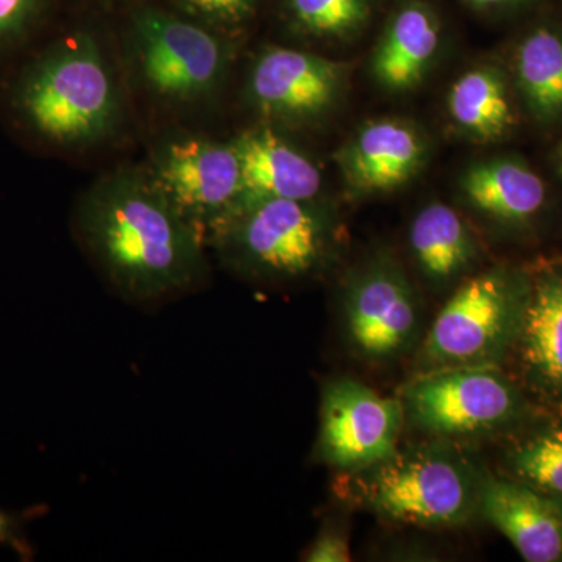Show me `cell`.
Segmentation results:
<instances>
[{
	"instance_id": "1",
	"label": "cell",
	"mask_w": 562,
	"mask_h": 562,
	"mask_svg": "<svg viewBox=\"0 0 562 562\" xmlns=\"http://www.w3.org/2000/svg\"><path fill=\"white\" fill-rule=\"evenodd\" d=\"M77 228L106 279L133 301L172 297L205 279V235L149 172L120 169L95 181L81 199Z\"/></svg>"
},
{
	"instance_id": "2",
	"label": "cell",
	"mask_w": 562,
	"mask_h": 562,
	"mask_svg": "<svg viewBox=\"0 0 562 562\" xmlns=\"http://www.w3.org/2000/svg\"><path fill=\"white\" fill-rule=\"evenodd\" d=\"M14 122L33 139L80 149L105 139L121 120L116 79L98 41H55L22 65L7 90Z\"/></svg>"
},
{
	"instance_id": "3",
	"label": "cell",
	"mask_w": 562,
	"mask_h": 562,
	"mask_svg": "<svg viewBox=\"0 0 562 562\" xmlns=\"http://www.w3.org/2000/svg\"><path fill=\"white\" fill-rule=\"evenodd\" d=\"M417 446L353 473L362 505L390 522L461 527L480 514L483 473L446 439Z\"/></svg>"
},
{
	"instance_id": "4",
	"label": "cell",
	"mask_w": 562,
	"mask_h": 562,
	"mask_svg": "<svg viewBox=\"0 0 562 562\" xmlns=\"http://www.w3.org/2000/svg\"><path fill=\"white\" fill-rule=\"evenodd\" d=\"M209 236L233 269L272 280L312 276L336 244L330 216L313 201L294 199L241 203Z\"/></svg>"
},
{
	"instance_id": "5",
	"label": "cell",
	"mask_w": 562,
	"mask_h": 562,
	"mask_svg": "<svg viewBox=\"0 0 562 562\" xmlns=\"http://www.w3.org/2000/svg\"><path fill=\"white\" fill-rule=\"evenodd\" d=\"M527 294L501 271L471 277L432 322L419 360L422 373L494 366L519 335Z\"/></svg>"
},
{
	"instance_id": "6",
	"label": "cell",
	"mask_w": 562,
	"mask_h": 562,
	"mask_svg": "<svg viewBox=\"0 0 562 562\" xmlns=\"http://www.w3.org/2000/svg\"><path fill=\"white\" fill-rule=\"evenodd\" d=\"M406 422L436 439H465L509 427L522 398L494 366L424 372L402 392Z\"/></svg>"
},
{
	"instance_id": "7",
	"label": "cell",
	"mask_w": 562,
	"mask_h": 562,
	"mask_svg": "<svg viewBox=\"0 0 562 562\" xmlns=\"http://www.w3.org/2000/svg\"><path fill=\"white\" fill-rule=\"evenodd\" d=\"M128 41L140 85L162 101H201L227 70L228 50L216 35L162 11L139 13Z\"/></svg>"
},
{
	"instance_id": "8",
	"label": "cell",
	"mask_w": 562,
	"mask_h": 562,
	"mask_svg": "<svg viewBox=\"0 0 562 562\" xmlns=\"http://www.w3.org/2000/svg\"><path fill=\"white\" fill-rule=\"evenodd\" d=\"M405 408L349 376L325 384L316 454L347 475L369 471L398 450Z\"/></svg>"
},
{
	"instance_id": "9",
	"label": "cell",
	"mask_w": 562,
	"mask_h": 562,
	"mask_svg": "<svg viewBox=\"0 0 562 562\" xmlns=\"http://www.w3.org/2000/svg\"><path fill=\"white\" fill-rule=\"evenodd\" d=\"M149 173L203 235H210L241 202V165L233 143L202 136L168 140L155 154Z\"/></svg>"
},
{
	"instance_id": "10",
	"label": "cell",
	"mask_w": 562,
	"mask_h": 562,
	"mask_svg": "<svg viewBox=\"0 0 562 562\" xmlns=\"http://www.w3.org/2000/svg\"><path fill=\"white\" fill-rule=\"evenodd\" d=\"M344 322L351 346L366 360H392L412 347L419 333V308L395 262H372L355 277L344 297Z\"/></svg>"
},
{
	"instance_id": "11",
	"label": "cell",
	"mask_w": 562,
	"mask_h": 562,
	"mask_svg": "<svg viewBox=\"0 0 562 562\" xmlns=\"http://www.w3.org/2000/svg\"><path fill=\"white\" fill-rule=\"evenodd\" d=\"M339 63L288 47L262 52L251 68V102L279 120H306L328 109L341 91Z\"/></svg>"
},
{
	"instance_id": "12",
	"label": "cell",
	"mask_w": 562,
	"mask_h": 562,
	"mask_svg": "<svg viewBox=\"0 0 562 562\" xmlns=\"http://www.w3.org/2000/svg\"><path fill=\"white\" fill-rule=\"evenodd\" d=\"M480 514L528 562L562 561V502L527 483L484 475Z\"/></svg>"
},
{
	"instance_id": "13",
	"label": "cell",
	"mask_w": 562,
	"mask_h": 562,
	"mask_svg": "<svg viewBox=\"0 0 562 562\" xmlns=\"http://www.w3.org/2000/svg\"><path fill=\"white\" fill-rule=\"evenodd\" d=\"M425 157L422 138L397 121H375L362 127L338 155L344 180L360 194H375L412 179Z\"/></svg>"
},
{
	"instance_id": "14",
	"label": "cell",
	"mask_w": 562,
	"mask_h": 562,
	"mask_svg": "<svg viewBox=\"0 0 562 562\" xmlns=\"http://www.w3.org/2000/svg\"><path fill=\"white\" fill-rule=\"evenodd\" d=\"M241 165V203L262 199L314 201L322 176L305 155L271 131L244 133L233 143Z\"/></svg>"
},
{
	"instance_id": "15",
	"label": "cell",
	"mask_w": 562,
	"mask_h": 562,
	"mask_svg": "<svg viewBox=\"0 0 562 562\" xmlns=\"http://www.w3.org/2000/svg\"><path fill=\"white\" fill-rule=\"evenodd\" d=\"M516 341L532 386L562 401V273H543L535 281Z\"/></svg>"
},
{
	"instance_id": "16",
	"label": "cell",
	"mask_w": 562,
	"mask_h": 562,
	"mask_svg": "<svg viewBox=\"0 0 562 562\" xmlns=\"http://www.w3.org/2000/svg\"><path fill=\"white\" fill-rule=\"evenodd\" d=\"M439 46V29L430 11L408 5L392 18L372 58V72L387 90L419 83Z\"/></svg>"
},
{
	"instance_id": "17",
	"label": "cell",
	"mask_w": 562,
	"mask_h": 562,
	"mask_svg": "<svg viewBox=\"0 0 562 562\" xmlns=\"http://www.w3.org/2000/svg\"><path fill=\"white\" fill-rule=\"evenodd\" d=\"M409 246L431 283H450L468 271L476 255L475 238L460 214L441 202L425 206L413 221Z\"/></svg>"
},
{
	"instance_id": "18",
	"label": "cell",
	"mask_w": 562,
	"mask_h": 562,
	"mask_svg": "<svg viewBox=\"0 0 562 562\" xmlns=\"http://www.w3.org/2000/svg\"><path fill=\"white\" fill-rule=\"evenodd\" d=\"M461 188L472 206L501 221L530 220L546 202L541 177L513 160L472 166L462 177Z\"/></svg>"
},
{
	"instance_id": "19",
	"label": "cell",
	"mask_w": 562,
	"mask_h": 562,
	"mask_svg": "<svg viewBox=\"0 0 562 562\" xmlns=\"http://www.w3.org/2000/svg\"><path fill=\"white\" fill-rule=\"evenodd\" d=\"M452 120L472 138H502L513 124L505 83L495 70L479 68L462 74L449 94Z\"/></svg>"
},
{
	"instance_id": "20",
	"label": "cell",
	"mask_w": 562,
	"mask_h": 562,
	"mask_svg": "<svg viewBox=\"0 0 562 562\" xmlns=\"http://www.w3.org/2000/svg\"><path fill=\"white\" fill-rule=\"evenodd\" d=\"M517 76L532 109L541 114L562 111V38L536 29L517 52Z\"/></svg>"
},
{
	"instance_id": "21",
	"label": "cell",
	"mask_w": 562,
	"mask_h": 562,
	"mask_svg": "<svg viewBox=\"0 0 562 562\" xmlns=\"http://www.w3.org/2000/svg\"><path fill=\"white\" fill-rule=\"evenodd\" d=\"M508 464L522 483L562 498V428L525 439L508 453Z\"/></svg>"
},
{
	"instance_id": "22",
	"label": "cell",
	"mask_w": 562,
	"mask_h": 562,
	"mask_svg": "<svg viewBox=\"0 0 562 562\" xmlns=\"http://www.w3.org/2000/svg\"><path fill=\"white\" fill-rule=\"evenodd\" d=\"M292 16L314 35H346L369 14L368 0H290Z\"/></svg>"
},
{
	"instance_id": "23",
	"label": "cell",
	"mask_w": 562,
	"mask_h": 562,
	"mask_svg": "<svg viewBox=\"0 0 562 562\" xmlns=\"http://www.w3.org/2000/svg\"><path fill=\"white\" fill-rule=\"evenodd\" d=\"M46 0H0V55L21 46L38 24Z\"/></svg>"
},
{
	"instance_id": "24",
	"label": "cell",
	"mask_w": 562,
	"mask_h": 562,
	"mask_svg": "<svg viewBox=\"0 0 562 562\" xmlns=\"http://www.w3.org/2000/svg\"><path fill=\"white\" fill-rule=\"evenodd\" d=\"M305 561L349 562L351 560L349 538L336 525H328L305 554Z\"/></svg>"
},
{
	"instance_id": "25",
	"label": "cell",
	"mask_w": 562,
	"mask_h": 562,
	"mask_svg": "<svg viewBox=\"0 0 562 562\" xmlns=\"http://www.w3.org/2000/svg\"><path fill=\"white\" fill-rule=\"evenodd\" d=\"M187 2L209 20L239 22L249 16L255 0H187Z\"/></svg>"
},
{
	"instance_id": "26",
	"label": "cell",
	"mask_w": 562,
	"mask_h": 562,
	"mask_svg": "<svg viewBox=\"0 0 562 562\" xmlns=\"http://www.w3.org/2000/svg\"><path fill=\"white\" fill-rule=\"evenodd\" d=\"M0 546L13 550L25 560L32 557L31 543L22 532L20 520L2 509H0Z\"/></svg>"
},
{
	"instance_id": "27",
	"label": "cell",
	"mask_w": 562,
	"mask_h": 562,
	"mask_svg": "<svg viewBox=\"0 0 562 562\" xmlns=\"http://www.w3.org/2000/svg\"><path fill=\"white\" fill-rule=\"evenodd\" d=\"M471 2L479 7H501L522 2V0H471Z\"/></svg>"
}]
</instances>
